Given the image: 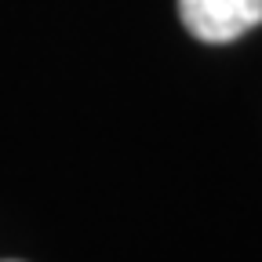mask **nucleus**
Instances as JSON below:
<instances>
[{
  "mask_svg": "<svg viewBox=\"0 0 262 262\" xmlns=\"http://www.w3.org/2000/svg\"><path fill=\"white\" fill-rule=\"evenodd\" d=\"M179 18L204 44H233L262 22V0H179Z\"/></svg>",
  "mask_w": 262,
  "mask_h": 262,
  "instance_id": "1",
  "label": "nucleus"
}]
</instances>
